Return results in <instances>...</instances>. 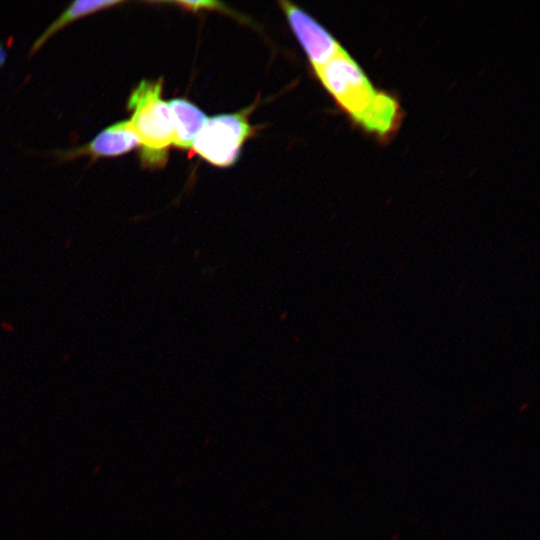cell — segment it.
Wrapping results in <instances>:
<instances>
[{
    "label": "cell",
    "mask_w": 540,
    "mask_h": 540,
    "mask_svg": "<svg viewBox=\"0 0 540 540\" xmlns=\"http://www.w3.org/2000/svg\"><path fill=\"white\" fill-rule=\"evenodd\" d=\"M179 6H182V8H185L187 10H193L197 11L199 9H220L221 4L214 1H181L176 2Z\"/></svg>",
    "instance_id": "obj_8"
},
{
    "label": "cell",
    "mask_w": 540,
    "mask_h": 540,
    "mask_svg": "<svg viewBox=\"0 0 540 540\" xmlns=\"http://www.w3.org/2000/svg\"><path fill=\"white\" fill-rule=\"evenodd\" d=\"M122 3L123 2L119 0H78L72 2L70 6L67 7L64 12L35 40L29 55L31 56L36 53L54 34L71 22Z\"/></svg>",
    "instance_id": "obj_7"
},
{
    "label": "cell",
    "mask_w": 540,
    "mask_h": 540,
    "mask_svg": "<svg viewBox=\"0 0 540 540\" xmlns=\"http://www.w3.org/2000/svg\"><path fill=\"white\" fill-rule=\"evenodd\" d=\"M167 104L173 124L172 144L177 148L191 149L208 117L196 105L186 99H172Z\"/></svg>",
    "instance_id": "obj_6"
},
{
    "label": "cell",
    "mask_w": 540,
    "mask_h": 540,
    "mask_svg": "<svg viewBox=\"0 0 540 540\" xmlns=\"http://www.w3.org/2000/svg\"><path fill=\"white\" fill-rule=\"evenodd\" d=\"M280 4L314 70L327 63L343 48L325 28L301 8L287 1Z\"/></svg>",
    "instance_id": "obj_4"
},
{
    "label": "cell",
    "mask_w": 540,
    "mask_h": 540,
    "mask_svg": "<svg viewBox=\"0 0 540 540\" xmlns=\"http://www.w3.org/2000/svg\"><path fill=\"white\" fill-rule=\"evenodd\" d=\"M248 114L242 111L208 118L191 147L193 153L217 167L233 165L253 132Z\"/></svg>",
    "instance_id": "obj_3"
},
{
    "label": "cell",
    "mask_w": 540,
    "mask_h": 540,
    "mask_svg": "<svg viewBox=\"0 0 540 540\" xmlns=\"http://www.w3.org/2000/svg\"><path fill=\"white\" fill-rule=\"evenodd\" d=\"M136 146H138V140L130 121L123 120L104 128L86 145L64 151L59 156L66 160L90 156L95 160L128 153Z\"/></svg>",
    "instance_id": "obj_5"
},
{
    "label": "cell",
    "mask_w": 540,
    "mask_h": 540,
    "mask_svg": "<svg viewBox=\"0 0 540 540\" xmlns=\"http://www.w3.org/2000/svg\"><path fill=\"white\" fill-rule=\"evenodd\" d=\"M314 71L341 109L365 131L380 138L396 131L403 116L398 102L374 88L344 48Z\"/></svg>",
    "instance_id": "obj_1"
},
{
    "label": "cell",
    "mask_w": 540,
    "mask_h": 540,
    "mask_svg": "<svg viewBox=\"0 0 540 540\" xmlns=\"http://www.w3.org/2000/svg\"><path fill=\"white\" fill-rule=\"evenodd\" d=\"M5 60H6V50H5V47L0 45V66L4 64Z\"/></svg>",
    "instance_id": "obj_9"
},
{
    "label": "cell",
    "mask_w": 540,
    "mask_h": 540,
    "mask_svg": "<svg viewBox=\"0 0 540 540\" xmlns=\"http://www.w3.org/2000/svg\"><path fill=\"white\" fill-rule=\"evenodd\" d=\"M163 80L141 81L131 92L127 109L140 147L141 164L160 167L173 143V124L167 102L162 99Z\"/></svg>",
    "instance_id": "obj_2"
}]
</instances>
